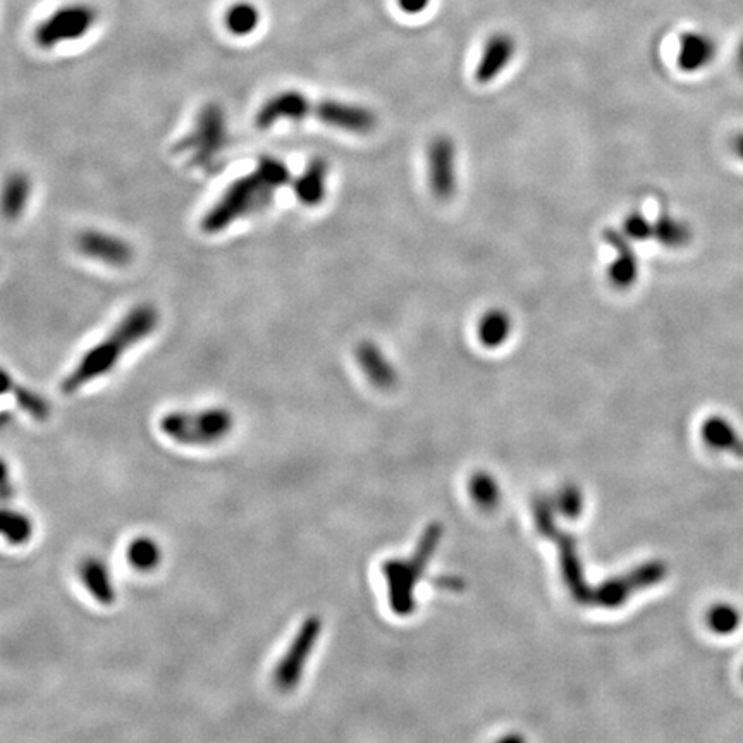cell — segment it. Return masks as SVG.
Wrapping results in <instances>:
<instances>
[{"mask_svg":"<svg viewBox=\"0 0 743 743\" xmlns=\"http://www.w3.org/2000/svg\"><path fill=\"white\" fill-rule=\"evenodd\" d=\"M289 181L291 172L284 162L274 157H262L255 171L231 183L212 209L203 215V231L221 233L246 215L257 214L271 205L276 191L288 185Z\"/></svg>","mask_w":743,"mask_h":743,"instance_id":"obj_1","label":"cell"},{"mask_svg":"<svg viewBox=\"0 0 743 743\" xmlns=\"http://www.w3.org/2000/svg\"><path fill=\"white\" fill-rule=\"evenodd\" d=\"M159 326V312L152 305H138L124 315L107 338L86 351L71 374L62 381V393L74 394L95 379L109 374L124 353L142 343Z\"/></svg>","mask_w":743,"mask_h":743,"instance_id":"obj_2","label":"cell"},{"mask_svg":"<svg viewBox=\"0 0 743 743\" xmlns=\"http://www.w3.org/2000/svg\"><path fill=\"white\" fill-rule=\"evenodd\" d=\"M160 432L181 446H214L233 432L234 417L226 408H205L195 412H171L160 418Z\"/></svg>","mask_w":743,"mask_h":743,"instance_id":"obj_3","label":"cell"},{"mask_svg":"<svg viewBox=\"0 0 743 743\" xmlns=\"http://www.w3.org/2000/svg\"><path fill=\"white\" fill-rule=\"evenodd\" d=\"M228 143V123L221 105L207 104L197 117L195 128L178 143L179 154L190 155L193 166H212Z\"/></svg>","mask_w":743,"mask_h":743,"instance_id":"obj_4","label":"cell"},{"mask_svg":"<svg viewBox=\"0 0 743 743\" xmlns=\"http://www.w3.org/2000/svg\"><path fill=\"white\" fill-rule=\"evenodd\" d=\"M99 13L90 4H68L62 6L43 19L33 33L35 43L43 50L54 49L57 45L74 42L85 37L97 23Z\"/></svg>","mask_w":743,"mask_h":743,"instance_id":"obj_5","label":"cell"},{"mask_svg":"<svg viewBox=\"0 0 743 743\" xmlns=\"http://www.w3.org/2000/svg\"><path fill=\"white\" fill-rule=\"evenodd\" d=\"M429 185L437 200L455 197L458 188L456 172V147L448 136H437L429 145Z\"/></svg>","mask_w":743,"mask_h":743,"instance_id":"obj_6","label":"cell"},{"mask_svg":"<svg viewBox=\"0 0 743 743\" xmlns=\"http://www.w3.org/2000/svg\"><path fill=\"white\" fill-rule=\"evenodd\" d=\"M312 116L331 128L348 133H370L377 126V117L362 105L346 104L338 100H322L312 107Z\"/></svg>","mask_w":743,"mask_h":743,"instance_id":"obj_7","label":"cell"},{"mask_svg":"<svg viewBox=\"0 0 743 743\" xmlns=\"http://www.w3.org/2000/svg\"><path fill=\"white\" fill-rule=\"evenodd\" d=\"M76 248L85 257L111 265V267H124L133 260V248L128 241L121 240L114 234L95 231V229H88L78 234Z\"/></svg>","mask_w":743,"mask_h":743,"instance_id":"obj_8","label":"cell"},{"mask_svg":"<svg viewBox=\"0 0 743 743\" xmlns=\"http://www.w3.org/2000/svg\"><path fill=\"white\" fill-rule=\"evenodd\" d=\"M314 102L308 100L307 95L288 90L281 92L267 100L255 116V124L258 129H269L279 121H301L305 117L312 116Z\"/></svg>","mask_w":743,"mask_h":743,"instance_id":"obj_9","label":"cell"},{"mask_svg":"<svg viewBox=\"0 0 743 743\" xmlns=\"http://www.w3.org/2000/svg\"><path fill=\"white\" fill-rule=\"evenodd\" d=\"M78 578L88 596L102 606H112L117 599L116 582L111 566L100 556H85L78 565Z\"/></svg>","mask_w":743,"mask_h":743,"instance_id":"obj_10","label":"cell"},{"mask_svg":"<svg viewBox=\"0 0 743 743\" xmlns=\"http://www.w3.org/2000/svg\"><path fill=\"white\" fill-rule=\"evenodd\" d=\"M355 357H357L358 365L362 367L365 377L377 389L391 391L396 386V382H398L396 369H394L393 363L387 360L386 355L382 353L377 344L363 341V343L358 344Z\"/></svg>","mask_w":743,"mask_h":743,"instance_id":"obj_11","label":"cell"},{"mask_svg":"<svg viewBox=\"0 0 743 743\" xmlns=\"http://www.w3.org/2000/svg\"><path fill=\"white\" fill-rule=\"evenodd\" d=\"M515 40L506 33H496L487 40L482 57H480L475 78L479 83H489L503 73L508 62L515 56Z\"/></svg>","mask_w":743,"mask_h":743,"instance_id":"obj_12","label":"cell"},{"mask_svg":"<svg viewBox=\"0 0 743 743\" xmlns=\"http://www.w3.org/2000/svg\"><path fill=\"white\" fill-rule=\"evenodd\" d=\"M326 160L315 159L308 164L305 172L295 181V195L303 205L315 207L326 198L327 186Z\"/></svg>","mask_w":743,"mask_h":743,"instance_id":"obj_13","label":"cell"},{"mask_svg":"<svg viewBox=\"0 0 743 743\" xmlns=\"http://www.w3.org/2000/svg\"><path fill=\"white\" fill-rule=\"evenodd\" d=\"M35 522L26 511L0 504V539L11 546H25L33 539Z\"/></svg>","mask_w":743,"mask_h":743,"instance_id":"obj_14","label":"cell"},{"mask_svg":"<svg viewBox=\"0 0 743 743\" xmlns=\"http://www.w3.org/2000/svg\"><path fill=\"white\" fill-rule=\"evenodd\" d=\"M31 181L21 172H14L4 181L0 190V214L9 221H16L23 214L30 200Z\"/></svg>","mask_w":743,"mask_h":743,"instance_id":"obj_15","label":"cell"},{"mask_svg":"<svg viewBox=\"0 0 743 743\" xmlns=\"http://www.w3.org/2000/svg\"><path fill=\"white\" fill-rule=\"evenodd\" d=\"M126 558L129 566L136 572L150 573L159 568L164 559V551L157 539L150 535H140L129 542Z\"/></svg>","mask_w":743,"mask_h":743,"instance_id":"obj_16","label":"cell"},{"mask_svg":"<svg viewBox=\"0 0 743 743\" xmlns=\"http://www.w3.org/2000/svg\"><path fill=\"white\" fill-rule=\"evenodd\" d=\"M513 322L510 314H506L501 308H492L482 315L477 324V338L480 344L486 348H499L506 343L511 336Z\"/></svg>","mask_w":743,"mask_h":743,"instance_id":"obj_17","label":"cell"},{"mask_svg":"<svg viewBox=\"0 0 743 743\" xmlns=\"http://www.w3.org/2000/svg\"><path fill=\"white\" fill-rule=\"evenodd\" d=\"M606 240H608L611 245L616 246V250L620 253L618 260H616L615 264L611 265V269H609V277H611V281H613L618 288H627V286H630V284L635 281V276H637L635 257H633L632 252L628 250L627 243L623 241L620 234L609 231V233L606 234Z\"/></svg>","mask_w":743,"mask_h":743,"instance_id":"obj_18","label":"cell"},{"mask_svg":"<svg viewBox=\"0 0 743 743\" xmlns=\"http://www.w3.org/2000/svg\"><path fill=\"white\" fill-rule=\"evenodd\" d=\"M224 23L234 37H248L260 25V11L252 2H236L226 11Z\"/></svg>","mask_w":743,"mask_h":743,"instance_id":"obj_19","label":"cell"},{"mask_svg":"<svg viewBox=\"0 0 743 743\" xmlns=\"http://www.w3.org/2000/svg\"><path fill=\"white\" fill-rule=\"evenodd\" d=\"M714 43L704 35H688L682 42V66L690 71L713 59ZM687 69V71H688Z\"/></svg>","mask_w":743,"mask_h":743,"instance_id":"obj_20","label":"cell"},{"mask_svg":"<svg viewBox=\"0 0 743 743\" xmlns=\"http://www.w3.org/2000/svg\"><path fill=\"white\" fill-rule=\"evenodd\" d=\"M13 394L19 408L28 413L31 418L43 422L50 417V405L40 394L31 391L28 387L18 386V384L14 387Z\"/></svg>","mask_w":743,"mask_h":743,"instance_id":"obj_21","label":"cell"},{"mask_svg":"<svg viewBox=\"0 0 743 743\" xmlns=\"http://www.w3.org/2000/svg\"><path fill=\"white\" fill-rule=\"evenodd\" d=\"M14 494H16V487H14L13 479H11V470H9L6 460L0 458V504L11 501Z\"/></svg>","mask_w":743,"mask_h":743,"instance_id":"obj_22","label":"cell"},{"mask_svg":"<svg viewBox=\"0 0 743 743\" xmlns=\"http://www.w3.org/2000/svg\"><path fill=\"white\" fill-rule=\"evenodd\" d=\"M625 228H627V233L632 236V238H645L647 236V224H645L644 219L640 217V215H630L627 219V224H625Z\"/></svg>","mask_w":743,"mask_h":743,"instance_id":"obj_23","label":"cell"},{"mask_svg":"<svg viewBox=\"0 0 743 743\" xmlns=\"http://www.w3.org/2000/svg\"><path fill=\"white\" fill-rule=\"evenodd\" d=\"M430 0H398V6L406 14H420L429 6Z\"/></svg>","mask_w":743,"mask_h":743,"instance_id":"obj_24","label":"cell"},{"mask_svg":"<svg viewBox=\"0 0 743 743\" xmlns=\"http://www.w3.org/2000/svg\"><path fill=\"white\" fill-rule=\"evenodd\" d=\"M14 387H16V382L13 381L11 374L0 367V396L13 393Z\"/></svg>","mask_w":743,"mask_h":743,"instance_id":"obj_25","label":"cell"},{"mask_svg":"<svg viewBox=\"0 0 743 743\" xmlns=\"http://www.w3.org/2000/svg\"><path fill=\"white\" fill-rule=\"evenodd\" d=\"M738 152H742L743 155V138L740 140V143H738Z\"/></svg>","mask_w":743,"mask_h":743,"instance_id":"obj_26","label":"cell"},{"mask_svg":"<svg viewBox=\"0 0 743 743\" xmlns=\"http://www.w3.org/2000/svg\"><path fill=\"white\" fill-rule=\"evenodd\" d=\"M740 62H742V68H743V45H742V50H740Z\"/></svg>","mask_w":743,"mask_h":743,"instance_id":"obj_27","label":"cell"}]
</instances>
